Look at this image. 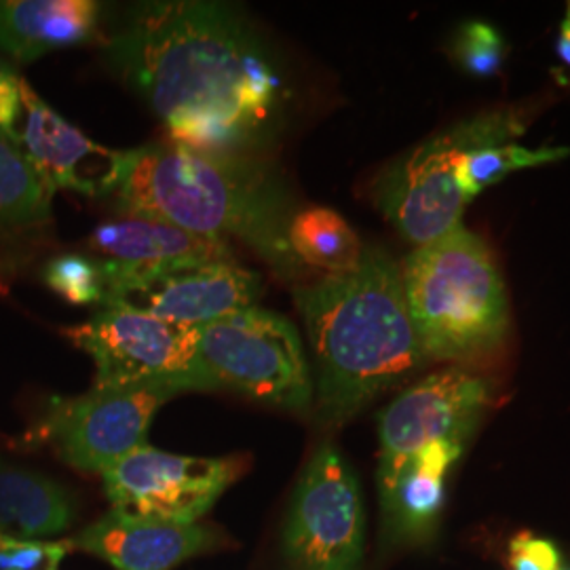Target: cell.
Instances as JSON below:
<instances>
[{"instance_id":"cell-1","label":"cell","mask_w":570,"mask_h":570,"mask_svg":"<svg viewBox=\"0 0 570 570\" xmlns=\"http://www.w3.org/2000/svg\"><path fill=\"white\" fill-rule=\"evenodd\" d=\"M104 58L164 119L171 142L193 150L252 155L284 104L265 41L220 2H144Z\"/></svg>"},{"instance_id":"cell-2","label":"cell","mask_w":570,"mask_h":570,"mask_svg":"<svg viewBox=\"0 0 570 570\" xmlns=\"http://www.w3.org/2000/svg\"><path fill=\"white\" fill-rule=\"evenodd\" d=\"M121 216L150 218L205 237H235L285 277L303 273L287 244L294 205L252 155L146 144L117 157L108 195Z\"/></svg>"},{"instance_id":"cell-3","label":"cell","mask_w":570,"mask_h":570,"mask_svg":"<svg viewBox=\"0 0 570 570\" xmlns=\"http://www.w3.org/2000/svg\"><path fill=\"white\" fill-rule=\"evenodd\" d=\"M315 357V412L343 425L429 364L407 311L402 268L370 247L362 263L296 289Z\"/></svg>"},{"instance_id":"cell-4","label":"cell","mask_w":570,"mask_h":570,"mask_svg":"<svg viewBox=\"0 0 570 570\" xmlns=\"http://www.w3.org/2000/svg\"><path fill=\"white\" fill-rule=\"evenodd\" d=\"M407 311L429 362H475L510 332L505 285L487 244L461 225L402 266Z\"/></svg>"},{"instance_id":"cell-5","label":"cell","mask_w":570,"mask_h":570,"mask_svg":"<svg viewBox=\"0 0 570 570\" xmlns=\"http://www.w3.org/2000/svg\"><path fill=\"white\" fill-rule=\"evenodd\" d=\"M524 131L518 110H492L410 148L374 184V202L410 244L425 245L461 226L463 199L456 165L478 148L511 144Z\"/></svg>"},{"instance_id":"cell-6","label":"cell","mask_w":570,"mask_h":570,"mask_svg":"<svg viewBox=\"0 0 570 570\" xmlns=\"http://www.w3.org/2000/svg\"><path fill=\"white\" fill-rule=\"evenodd\" d=\"M199 372L205 391L228 389L292 412L313 404V376L298 330L258 306L202 327Z\"/></svg>"},{"instance_id":"cell-7","label":"cell","mask_w":570,"mask_h":570,"mask_svg":"<svg viewBox=\"0 0 570 570\" xmlns=\"http://www.w3.org/2000/svg\"><path fill=\"white\" fill-rule=\"evenodd\" d=\"M63 334L91 355L98 387L165 383L183 393L205 391L202 327L171 324L127 306H102L89 322Z\"/></svg>"},{"instance_id":"cell-8","label":"cell","mask_w":570,"mask_h":570,"mask_svg":"<svg viewBox=\"0 0 570 570\" xmlns=\"http://www.w3.org/2000/svg\"><path fill=\"white\" fill-rule=\"evenodd\" d=\"M183 393L165 383L94 387L75 397H51L32 429L66 465L100 473L146 444L153 416Z\"/></svg>"},{"instance_id":"cell-9","label":"cell","mask_w":570,"mask_h":570,"mask_svg":"<svg viewBox=\"0 0 570 570\" xmlns=\"http://www.w3.org/2000/svg\"><path fill=\"white\" fill-rule=\"evenodd\" d=\"M366 515L355 471L334 444H322L296 484L284 529L289 570H360Z\"/></svg>"},{"instance_id":"cell-10","label":"cell","mask_w":570,"mask_h":570,"mask_svg":"<svg viewBox=\"0 0 570 570\" xmlns=\"http://www.w3.org/2000/svg\"><path fill=\"white\" fill-rule=\"evenodd\" d=\"M244 471V456L199 459L144 444L104 471V492L115 513L197 524Z\"/></svg>"},{"instance_id":"cell-11","label":"cell","mask_w":570,"mask_h":570,"mask_svg":"<svg viewBox=\"0 0 570 570\" xmlns=\"http://www.w3.org/2000/svg\"><path fill=\"white\" fill-rule=\"evenodd\" d=\"M490 400V381L463 367H446L410 385L379 421V492H387L407 459L429 444H465Z\"/></svg>"},{"instance_id":"cell-12","label":"cell","mask_w":570,"mask_h":570,"mask_svg":"<svg viewBox=\"0 0 570 570\" xmlns=\"http://www.w3.org/2000/svg\"><path fill=\"white\" fill-rule=\"evenodd\" d=\"M265 285L237 263L180 266L112 289L102 306H127L171 324L204 327L258 305Z\"/></svg>"},{"instance_id":"cell-13","label":"cell","mask_w":570,"mask_h":570,"mask_svg":"<svg viewBox=\"0 0 570 570\" xmlns=\"http://www.w3.org/2000/svg\"><path fill=\"white\" fill-rule=\"evenodd\" d=\"M87 249L102 268L106 296L121 285L142 282L180 266L235 263L233 249L225 239L138 216L102 223L89 235Z\"/></svg>"},{"instance_id":"cell-14","label":"cell","mask_w":570,"mask_h":570,"mask_svg":"<svg viewBox=\"0 0 570 570\" xmlns=\"http://www.w3.org/2000/svg\"><path fill=\"white\" fill-rule=\"evenodd\" d=\"M21 106L23 129L18 142L47 186L53 193L77 190L87 197H106L119 153L89 140L41 100L26 79H21Z\"/></svg>"},{"instance_id":"cell-15","label":"cell","mask_w":570,"mask_h":570,"mask_svg":"<svg viewBox=\"0 0 570 570\" xmlns=\"http://www.w3.org/2000/svg\"><path fill=\"white\" fill-rule=\"evenodd\" d=\"M72 551L91 553L115 570H174L186 560L225 546L207 524H169L108 511L68 539Z\"/></svg>"},{"instance_id":"cell-16","label":"cell","mask_w":570,"mask_h":570,"mask_svg":"<svg viewBox=\"0 0 570 570\" xmlns=\"http://www.w3.org/2000/svg\"><path fill=\"white\" fill-rule=\"evenodd\" d=\"M100 4L91 0H0V51L18 61L91 41Z\"/></svg>"},{"instance_id":"cell-17","label":"cell","mask_w":570,"mask_h":570,"mask_svg":"<svg viewBox=\"0 0 570 570\" xmlns=\"http://www.w3.org/2000/svg\"><path fill=\"white\" fill-rule=\"evenodd\" d=\"M463 446L461 442L442 440L407 459L391 489L381 494L389 539L416 543L433 534L444 505L446 475L459 461Z\"/></svg>"},{"instance_id":"cell-18","label":"cell","mask_w":570,"mask_h":570,"mask_svg":"<svg viewBox=\"0 0 570 570\" xmlns=\"http://www.w3.org/2000/svg\"><path fill=\"white\" fill-rule=\"evenodd\" d=\"M75 494L41 471L0 456V534L21 541H49L75 527Z\"/></svg>"},{"instance_id":"cell-19","label":"cell","mask_w":570,"mask_h":570,"mask_svg":"<svg viewBox=\"0 0 570 570\" xmlns=\"http://www.w3.org/2000/svg\"><path fill=\"white\" fill-rule=\"evenodd\" d=\"M287 244L294 258L327 275H343L362 263L366 247L345 220L327 207H306L292 216Z\"/></svg>"},{"instance_id":"cell-20","label":"cell","mask_w":570,"mask_h":570,"mask_svg":"<svg viewBox=\"0 0 570 570\" xmlns=\"http://www.w3.org/2000/svg\"><path fill=\"white\" fill-rule=\"evenodd\" d=\"M51 197L20 142L0 131V235L49 223Z\"/></svg>"},{"instance_id":"cell-21","label":"cell","mask_w":570,"mask_h":570,"mask_svg":"<svg viewBox=\"0 0 570 570\" xmlns=\"http://www.w3.org/2000/svg\"><path fill=\"white\" fill-rule=\"evenodd\" d=\"M569 155L570 148H562V146H543V148L530 150L520 144H501V146L478 148V150L465 153L456 165V186L469 204L484 188L503 180L511 171L558 164Z\"/></svg>"},{"instance_id":"cell-22","label":"cell","mask_w":570,"mask_h":570,"mask_svg":"<svg viewBox=\"0 0 570 570\" xmlns=\"http://www.w3.org/2000/svg\"><path fill=\"white\" fill-rule=\"evenodd\" d=\"M42 279L63 301L72 305H104L106 298V282L98 261L85 254H61L49 261Z\"/></svg>"},{"instance_id":"cell-23","label":"cell","mask_w":570,"mask_h":570,"mask_svg":"<svg viewBox=\"0 0 570 570\" xmlns=\"http://www.w3.org/2000/svg\"><path fill=\"white\" fill-rule=\"evenodd\" d=\"M505 49V41L497 28L484 21H468L454 35L452 58L471 77L490 79L499 75Z\"/></svg>"},{"instance_id":"cell-24","label":"cell","mask_w":570,"mask_h":570,"mask_svg":"<svg viewBox=\"0 0 570 570\" xmlns=\"http://www.w3.org/2000/svg\"><path fill=\"white\" fill-rule=\"evenodd\" d=\"M72 551L63 541H21L0 534V570H58Z\"/></svg>"},{"instance_id":"cell-25","label":"cell","mask_w":570,"mask_h":570,"mask_svg":"<svg viewBox=\"0 0 570 570\" xmlns=\"http://www.w3.org/2000/svg\"><path fill=\"white\" fill-rule=\"evenodd\" d=\"M510 570H560V553L556 546L530 532H518L510 541Z\"/></svg>"},{"instance_id":"cell-26","label":"cell","mask_w":570,"mask_h":570,"mask_svg":"<svg viewBox=\"0 0 570 570\" xmlns=\"http://www.w3.org/2000/svg\"><path fill=\"white\" fill-rule=\"evenodd\" d=\"M23 112L21 106V79L2 63L0 68V131L9 138L18 140L16 125Z\"/></svg>"},{"instance_id":"cell-27","label":"cell","mask_w":570,"mask_h":570,"mask_svg":"<svg viewBox=\"0 0 570 570\" xmlns=\"http://www.w3.org/2000/svg\"><path fill=\"white\" fill-rule=\"evenodd\" d=\"M556 56H558L560 63L570 72V4L564 20L560 23L558 39H556Z\"/></svg>"},{"instance_id":"cell-28","label":"cell","mask_w":570,"mask_h":570,"mask_svg":"<svg viewBox=\"0 0 570 570\" xmlns=\"http://www.w3.org/2000/svg\"><path fill=\"white\" fill-rule=\"evenodd\" d=\"M560 570H570V569H560Z\"/></svg>"},{"instance_id":"cell-29","label":"cell","mask_w":570,"mask_h":570,"mask_svg":"<svg viewBox=\"0 0 570 570\" xmlns=\"http://www.w3.org/2000/svg\"><path fill=\"white\" fill-rule=\"evenodd\" d=\"M0 68H2V63H0Z\"/></svg>"}]
</instances>
